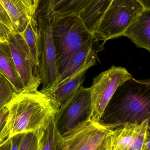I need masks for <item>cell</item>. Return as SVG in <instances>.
Wrapping results in <instances>:
<instances>
[{
	"label": "cell",
	"instance_id": "cell-1",
	"mask_svg": "<svg viewBox=\"0 0 150 150\" xmlns=\"http://www.w3.org/2000/svg\"><path fill=\"white\" fill-rule=\"evenodd\" d=\"M6 106L9 113L0 143L19 134L33 133L38 137L60 108L38 90L15 93Z\"/></svg>",
	"mask_w": 150,
	"mask_h": 150
},
{
	"label": "cell",
	"instance_id": "cell-2",
	"mask_svg": "<svg viewBox=\"0 0 150 150\" xmlns=\"http://www.w3.org/2000/svg\"><path fill=\"white\" fill-rule=\"evenodd\" d=\"M150 119V80L132 77L117 88L99 122L114 130L127 124Z\"/></svg>",
	"mask_w": 150,
	"mask_h": 150
},
{
	"label": "cell",
	"instance_id": "cell-3",
	"mask_svg": "<svg viewBox=\"0 0 150 150\" xmlns=\"http://www.w3.org/2000/svg\"><path fill=\"white\" fill-rule=\"evenodd\" d=\"M49 20L56 49L58 77L76 52L96 39L79 16L70 15Z\"/></svg>",
	"mask_w": 150,
	"mask_h": 150
},
{
	"label": "cell",
	"instance_id": "cell-4",
	"mask_svg": "<svg viewBox=\"0 0 150 150\" xmlns=\"http://www.w3.org/2000/svg\"><path fill=\"white\" fill-rule=\"evenodd\" d=\"M144 10L137 0H112L93 33L96 40L105 44L123 36L127 28Z\"/></svg>",
	"mask_w": 150,
	"mask_h": 150
},
{
	"label": "cell",
	"instance_id": "cell-5",
	"mask_svg": "<svg viewBox=\"0 0 150 150\" xmlns=\"http://www.w3.org/2000/svg\"><path fill=\"white\" fill-rule=\"evenodd\" d=\"M133 77L125 68L112 66L93 79L90 89V119L99 122L107 104L118 87Z\"/></svg>",
	"mask_w": 150,
	"mask_h": 150
},
{
	"label": "cell",
	"instance_id": "cell-6",
	"mask_svg": "<svg viewBox=\"0 0 150 150\" xmlns=\"http://www.w3.org/2000/svg\"><path fill=\"white\" fill-rule=\"evenodd\" d=\"M40 33V60L38 73L41 89L50 87L58 77L56 49L50 20L37 15Z\"/></svg>",
	"mask_w": 150,
	"mask_h": 150
},
{
	"label": "cell",
	"instance_id": "cell-7",
	"mask_svg": "<svg viewBox=\"0 0 150 150\" xmlns=\"http://www.w3.org/2000/svg\"><path fill=\"white\" fill-rule=\"evenodd\" d=\"M91 114L90 89L82 86L75 95L56 112L55 122L57 130L63 136L77 124L90 119Z\"/></svg>",
	"mask_w": 150,
	"mask_h": 150
},
{
	"label": "cell",
	"instance_id": "cell-8",
	"mask_svg": "<svg viewBox=\"0 0 150 150\" xmlns=\"http://www.w3.org/2000/svg\"><path fill=\"white\" fill-rule=\"evenodd\" d=\"M113 130L90 119L82 122L62 136L67 150H96Z\"/></svg>",
	"mask_w": 150,
	"mask_h": 150
},
{
	"label": "cell",
	"instance_id": "cell-9",
	"mask_svg": "<svg viewBox=\"0 0 150 150\" xmlns=\"http://www.w3.org/2000/svg\"><path fill=\"white\" fill-rule=\"evenodd\" d=\"M8 42L13 61L23 84V91L38 90L41 84L40 79L22 36L19 33H12Z\"/></svg>",
	"mask_w": 150,
	"mask_h": 150
},
{
	"label": "cell",
	"instance_id": "cell-10",
	"mask_svg": "<svg viewBox=\"0 0 150 150\" xmlns=\"http://www.w3.org/2000/svg\"><path fill=\"white\" fill-rule=\"evenodd\" d=\"M95 0H40L37 15L47 19L80 16Z\"/></svg>",
	"mask_w": 150,
	"mask_h": 150
},
{
	"label": "cell",
	"instance_id": "cell-11",
	"mask_svg": "<svg viewBox=\"0 0 150 150\" xmlns=\"http://www.w3.org/2000/svg\"><path fill=\"white\" fill-rule=\"evenodd\" d=\"M98 58L89 61L82 68L69 79L50 90H40L42 93L49 97L60 108L66 104L82 86L87 70L96 64Z\"/></svg>",
	"mask_w": 150,
	"mask_h": 150
},
{
	"label": "cell",
	"instance_id": "cell-12",
	"mask_svg": "<svg viewBox=\"0 0 150 150\" xmlns=\"http://www.w3.org/2000/svg\"><path fill=\"white\" fill-rule=\"evenodd\" d=\"M40 0H0V4L9 16L15 33L22 32L29 19L37 14Z\"/></svg>",
	"mask_w": 150,
	"mask_h": 150
},
{
	"label": "cell",
	"instance_id": "cell-13",
	"mask_svg": "<svg viewBox=\"0 0 150 150\" xmlns=\"http://www.w3.org/2000/svg\"><path fill=\"white\" fill-rule=\"evenodd\" d=\"M105 44L100 45L97 40L78 50L71 58L63 73L56 79L54 83L48 88L43 90H50L69 79L82 68L89 61L98 58L97 53L104 49Z\"/></svg>",
	"mask_w": 150,
	"mask_h": 150
},
{
	"label": "cell",
	"instance_id": "cell-14",
	"mask_svg": "<svg viewBox=\"0 0 150 150\" xmlns=\"http://www.w3.org/2000/svg\"><path fill=\"white\" fill-rule=\"evenodd\" d=\"M123 36L137 47L150 51V10H144L127 28Z\"/></svg>",
	"mask_w": 150,
	"mask_h": 150
},
{
	"label": "cell",
	"instance_id": "cell-15",
	"mask_svg": "<svg viewBox=\"0 0 150 150\" xmlns=\"http://www.w3.org/2000/svg\"><path fill=\"white\" fill-rule=\"evenodd\" d=\"M145 121L140 124H126L113 130L108 137V150H129L139 135Z\"/></svg>",
	"mask_w": 150,
	"mask_h": 150
},
{
	"label": "cell",
	"instance_id": "cell-16",
	"mask_svg": "<svg viewBox=\"0 0 150 150\" xmlns=\"http://www.w3.org/2000/svg\"><path fill=\"white\" fill-rule=\"evenodd\" d=\"M0 74L9 82L16 93L23 91L8 41L0 42Z\"/></svg>",
	"mask_w": 150,
	"mask_h": 150
},
{
	"label": "cell",
	"instance_id": "cell-17",
	"mask_svg": "<svg viewBox=\"0 0 150 150\" xmlns=\"http://www.w3.org/2000/svg\"><path fill=\"white\" fill-rule=\"evenodd\" d=\"M24 40L30 53L33 64L38 73L39 66L40 33L37 14L29 20L25 29L19 33Z\"/></svg>",
	"mask_w": 150,
	"mask_h": 150
},
{
	"label": "cell",
	"instance_id": "cell-18",
	"mask_svg": "<svg viewBox=\"0 0 150 150\" xmlns=\"http://www.w3.org/2000/svg\"><path fill=\"white\" fill-rule=\"evenodd\" d=\"M38 138V150H67L62 136L55 126V117L50 120Z\"/></svg>",
	"mask_w": 150,
	"mask_h": 150
},
{
	"label": "cell",
	"instance_id": "cell-19",
	"mask_svg": "<svg viewBox=\"0 0 150 150\" xmlns=\"http://www.w3.org/2000/svg\"><path fill=\"white\" fill-rule=\"evenodd\" d=\"M112 1V0H95L80 14L79 16L82 19L85 26L92 33Z\"/></svg>",
	"mask_w": 150,
	"mask_h": 150
},
{
	"label": "cell",
	"instance_id": "cell-20",
	"mask_svg": "<svg viewBox=\"0 0 150 150\" xmlns=\"http://www.w3.org/2000/svg\"><path fill=\"white\" fill-rule=\"evenodd\" d=\"M15 93L9 82L0 74V109L11 100Z\"/></svg>",
	"mask_w": 150,
	"mask_h": 150
},
{
	"label": "cell",
	"instance_id": "cell-21",
	"mask_svg": "<svg viewBox=\"0 0 150 150\" xmlns=\"http://www.w3.org/2000/svg\"><path fill=\"white\" fill-rule=\"evenodd\" d=\"M38 138L34 133L25 134L18 150H38Z\"/></svg>",
	"mask_w": 150,
	"mask_h": 150
},
{
	"label": "cell",
	"instance_id": "cell-22",
	"mask_svg": "<svg viewBox=\"0 0 150 150\" xmlns=\"http://www.w3.org/2000/svg\"><path fill=\"white\" fill-rule=\"evenodd\" d=\"M12 33H13L8 26L0 21V42H7Z\"/></svg>",
	"mask_w": 150,
	"mask_h": 150
},
{
	"label": "cell",
	"instance_id": "cell-23",
	"mask_svg": "<svg viewBox=\"0 0 150 150\" xmlns=\"http://www.w3.org/2000/svg\"><path fill=\"white\" fill-rule=\"evenodd\" d=\"M0 21L3 23L6 26H8L12 31L13 33H15L10 19L5 11L1 6V4H0Z\"/></svg>",
	"mask_w": 150,
	"mask_h": 150
},
{
	"label": "cell",
	"instance_id": "cell-24",
	"mask_svg": "<svg viewBox=\"0 0 150 150\" xmlns=\"http://www.w3.org/2000/svg\"><path fill=\"white\" fill-rule=\"evenodd\" d=\"M8 113L9 111L6 105L0 109V133L2 131L6 124Z\"/></svg>",
	"mask_w": 150,
	"mask_h": 150
},
{
	"label": "cell",
	"instance_id": "cell-25",
	"mask_svg": "<svg viewBox=\"0 0 150 150\" xmlns=\"http://www.w3.org/2000/svg\"><path fill=\"white\" fill-rule=\"evenodd\" d=\"M25 134H19L11 137V150H18L22 140Z\"/></svg>",
	"mask_w": 150,
	"mask_h": 150
},
{
	"label": "cell",
	"instance_id": "cell-26",
	"mask_svg": "<svg viewBox=\"0 0 150 150\" xmlns=\"http://www.w3.org/2000/svg\"><path fill=\"white\" fill-rule=\"evenodd\" d=\"M11 138H7L0 143V150H11Z\"/></svg>",
	"mask_w": 150,
	"mask_h": 150
},
{
	"label": "cell",
	"instance_id": "cell-27",
	"mask_svg": "<svg viewBox=\"0 0 150 150\" xmlns=\"http://www.w3.org/2000/svg\"><path fill=\"white\" fill-rule=\"evenodd\" d=\"M145 10H150V0H137Z\"/></svg>",
	"mask_w": 150,
	"mask_h": 150
},
{
	"label": "cell",
	"instance_id": "cell-28",
	"mask_svg": "<svg viewBox=\"0 0 150 150\" xmlns=\"http://www.w3.org/2000/svg\"><path fill=\"white\" fill-rule=\"evenodd\" d=\"M108 137L96 150H108Z\"/></svg>",
	"mask_w": 150,
	"mask_h": 150
},
{
	"label": "cell",
	"instance_id": "cell-29",
	"mask_svg": "<svg viewBox=\"0 0 150 150\" xmlns=\"http://www.w3.org/2000/svg\"></svg>",
	"mask_w": 150,
	"mask_h": 150
}]
</instances>
